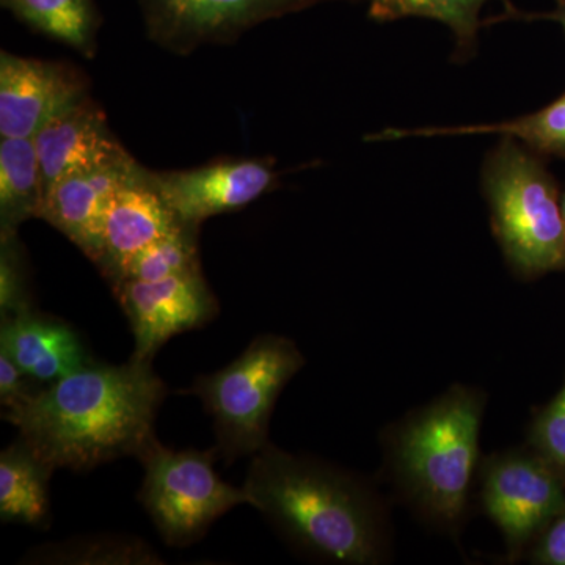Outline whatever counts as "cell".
Segmentation results:
<instances>
[{"label": "cell", "instance_id": "ac0fdd59", "mask_svg": "<svg viewBox=\"0 0 565 565\" xmlns=\"http://www.w3.org/2000/svg\"><path fill=\"white\" fill-rule=\"evenodd\" d=\"M478 134L512 137L537 154L565 158V95L544 109L511 121L456 126V128L385 129L367 136L366 140L394 141L411 139V137L478 136Z\"/></svg>", "mask_w": 565, "mask_h": 565}, {"label": "cell", "instance_id": "d6986e66", "mask_svg": "<svg viewBox=\"0 0 565 565\" xmlns=\"http://www.w3.org/2000/svg\"><path fill=\"white\" fill-rule=\"evenodd\" d=\"M17 20L92 57L99 13L95 0H0Z\"/></svg>", "mask_w": 565, "mask_h": 565}, {"label": "cell", "instance_id": "5b68a950", "mask_svg": "<svg viewBox=\"0 0 565 565\" xmlns=\"http://www.w3.org/2000/svg\"><path fill=\"white\" fill-rule=\"evenodd\" d=\"M305 356L280 334H259L233 363L200 375L182 394L199 397L214 422L218 456L226 463L253 456L269 444L275 401L302 370Z\"/></svg>", "mask_w": 565, "mask_h": 565}, {"label": "cell", "instance_id": "7a4b0ae2", "mask_svg": "<svg viewBox=\"0 0 565 565\" xmlns=\"http://www.w3.org/2000/svg\"><path fill=\"white\" fill-rule=\"evenodd\" d=\"M244 489L294 546L330 563L382 559L384 523L371 493L343 471L270 444L252 456Z\"/></svg>", "mask_w": 565, "mask_h": 565}, {"label": "cell", "instance_id": "52a82bcc", "mask_svg": "<svg viewBox=\"0 0 565 565\" xmlns=\"http://www.w3.org/2000/svg\"><path fill=\"white\" fill-rule=\"evenodd\" d=\"M565 481L531 451L490 457L482 468L481 500L514 559L565 508Z\"/></svg>", "mask_w": 565, "mask_h": 565}, {"label": "cell", "instance_id": "e0dca14e", "mask_svg": "<svg viewBox=\"0 0 565 565\" xmlns=\"http://www.w3.org/2000/svg\"><path fill=\"white\" fill-rule=\"evenodd\" d=\"M47 467L21 438L0 455V519L3 523L46 526L50 520Z\"/></svg>", "mask_w": 565, "mask_h": 565}, {"label": "cell", "instance_id": "ba28073f", "mask_svg": "<svg viewBox=\"0 0 565 565\" xmlns=\"http://www.w3.org/2000/svg\"><path fill=\"white\" fill-rule=\"evenodd\" d=\"M148 36L189 54L203 44L232 43L255 25L332 0H139Z\"/></svg>", "mask_w": 565, "mask_h": 565}, {"label": "cell", "instance_id": "cb8c5ba5", "mask_svg": "<svg viewBox=\"0 0 565 565\" xmlns=\"http://www.w3.org/2000/svg\"><path fill=\"white\" fill-rule=\"evenodd\" d=\"M32 308L29 294L28 273L22 256L20 239L14 236L0 237V313L13 316Z\"/></svg>", "mask_w": 565, "mask_h": 565}, {"label": "cell", "instance_id": "8fae6325", "mask_svg": "<svg viewBox=\"0 0 565 565\" xmlns=\"http://www.w3.org/2000/svg\"><path fill=\"white\" fill-rule=\"evenodd\" d=\"M148 174L178 221L192 226L243 210L273 191L277 182L274 161L267 158L223 159L182 172Z\"/></svg>", "mask_w": 565, "mask_h": 565}, {"label": "cell", "instance_id": "44dd1931", "mask_svg": "<svg viewBox=\"0 0 565 565\" xmlns=\"http://www.w3.org/2000/svg\"><path fill=\"white\" fill-rule=\"evenodd\" d=\"M24 559L29 564H162L161 556L140 539L111 534L41 545Z\"/></svg>", "mask_w": 565, "mask_h": 565}, {"label": "cell", "instance_id": "3957f363", "mask_svg": "<svg viewBox=\"0 0 565 565\" xmlns=\"http://www.w3.org/2000/svg\"><path fill=\"white\" fill-rule=\"evenodd\" d=\"M486 397L456 385L394 435L397 481L435 523L457 527L467 511Z\"/></svg>", "mask_w": 565, "mask_h": 565}, {"label": "cell", "instance_id": "8992f818", "mask_svg": "<svg viewBox=\"0 0 565 565\" xmlns=\"http://www.w3.org/2000/svg\"><path fill=\"white\" fill-rule=\"evenodd\" d=\"M217 456L215 448L173 451L156 438L139 457L145 468L139 500L167 545H192L218 516L252 505L244 486L228 484L214 470Z\"/></svg>", "mask_w": 565, "mask_h": 565}, {"label": "cell", "instance_id": "4fadbf2b", "mask_svg": "<svg viewBox=\"0 0 565 565\" xmlns=\"http://www.w3.org/2000/svg\"><path fill=\"white\" fill-rule=\"evenodd\" d=\"M46 191L68 174L128 161L132 156L111 134L90 96L44 125L33 137Z\"/></svg>", "mask_w": 565, "mask_h": 565}, {"label": "cell", "instance_id": "30bf717a", "mask_svg": "<svg viewBox=\"0 0 565 565\" xmlns=\"http://www.w3.org/2000/svg\"><path fill=\"white\" fill-rule=\"evenodd\" d=\"M85 98L87 77L73 65L0 54V139H33Z\"/></svg>", "mask_w": 565, "mask_h": 565}, {"label": "cell", "instance_id": "9a60e30c", "mask_svg": "<svg viewBox=\"0 0 565 565\" xmlns=\"http://www.w3.org/2000/svg\"><path fill=\"white\" fill-rule=\"evenodd\" d=\"M0 351L35 382L58 381L93 360L70 323L33 308L3 316Z\"/></svg>", "mask_w": 565, "mask_h": 565}, {"label": "cell", "instance_id": "277c9868", "mask_svg": "<svg viewBox=\"0 0 565 565\" xmlns=\"http://www.w3.org/2000/svg\"><path fill=\"white\" fill-rule=\"evenodd\" d=\"M482 188L509 266L522 277L565 269L561 196L541 154L512 137L489 152Z\"/></svg>", "mask_w": 565, "mask_h": 565}, {"label": "cell", "instance_id": "83f0119b", "mask_svg": "<svg viewBox=\"0 0 565 565\" xmlns=\"http://www.w3.org/2000/svg\"><path fill=\"white\" fill-rule=\"evenodd\" d=\"M561 210H563V217H564V223H565V191H564L563 195H561Z\"/></svg>", "mask_w": 565, "mask_h": 565}, {"label": "cell", "instance_id": "ffe728a7", "mask_svg": "<svg viewBox=\"0 0 565 565\" xmlns=\"http://www.w3.org/2000/svg\"><path fill=\"white\" fill-rule=\"evenodd\" d=\"M489 0H370V17L375 21H394L403 18L418 17L444 22L457 41L455 52L457 62L473 57L478 40L479 13ZM509 18L519 11L509 0H501Z\"/></svg>", "mask_w": 565, "mask_h": 565}, {"label": "cell", "instance_id": "7c38bea8", "mask_svg": "<svg viewBox=\"0 0 565 565\" xmlns=\"http://www.w3.org/2000/svg\"><path fill=\"white\" fill-rule=\"evenodd\" d=\"M148 173L141 167L115 191L104 210L95 264L109 282L134 256L182 225Z\"/></svg>", "mask_w": 565, "mask_h": 565}, {"label": "cell", "instance_id": "6da1fadb", "mask_svg": "<svg viewBox=\"0 0 565 565\" xmlns=\"http://www.w3.org/2000/svg\"><path fill=\"white\" fill-rule=\"evenodd\" d=\"M167 386L151 362L115 366L92 360L51 382L3 419L52 470L88 471L134 456L156 440L154 423Z\"/></svg>", "mask_w": 565, "mask_h": 565}, {"label": "cell", "instance_id": "603a6c76", "mask_svg": "<svg viewBox=\"0 0 565 565\" xmlns=\"http://www.w3.org/2000/svg\"><path fill=\"white\" fill-rule=\"evenodd\" d=\"M530 445L565 481V384L534 419Z\"/></svg>", "mask_w": 565, "mask_h": 565}, {"label": "cell", "instance_id": "5bb4252c", "mask_svg": "<svg viewBox=\"0 0 565 565\" xmlns=\"http://www.w3.org/2000/svg\"><path fill=\"white\" fill-rule=\"evenodd\" d=\"M140 169V163L131 158L63 177L47 188L41 218L65 234L95 263L99 255V236L107 202Z\"/></svg>", "mask_w": 565, "mask_h": 565}, {"label": "cell", "instance_id": "484cf974", "mask_svg": "<svg viewBox=\"0 0 565 565\" xmlns=\"http://www.w3.org/2000/svg\"><path fill=\"white\" fill-rule=\"evenodd\" d=\"M533 561L545 565H565V508L542 531Z\"/></svg>", "mask_w": 565, "mask_h": 565}, {"label": "cell", "instance_id": "4316f807", "mask_svg": "<svg viewBox=\"0 0 565 565\" xmlns=\"http://www.w3.org/2000/svg\"><path fill=\"white\" fill-rule=\"evenodd\" d=\"M535 18H537V20L539 18H544V20L557 22L565 33V0H556V9L553 10L552 13L533 14L531 20H535Z\"/></svg>", "mask_w": 565, "mask_h": 565}, {"label": "cell", "instance_id": "d4e9b609", "mask_svg": "<svg viewBox=\"0 0 565 565\" xmlns=\"http://www.w3.org/2000/svg\"><path fill=\"white\" fill-rule=\"evenodd\" d=\"M29 381L31 379L22 373L17 363L6 352L0 351V403L6 411L24 403L35 393L32 392Z\"/></svg>", "mask_w": 565, "mask_h": 565}, {"label": "cell", "instance_id": "7402d4cb", "mask_svg": "<svg viewBox=\"0 0 565 565\" xmlns=\"http://www.w3.org/2000/svg\"><path fill=\"white\" fill-rule=\"evenodd\" d=\"M199 226H178L122 266L110 285L122 280L159 281L174 275L200 273Z\"/></svg>", "mask_w": 565, "mask_h": 565}, {"label": "cell", "instance_id": "2e32d148", "mask_svg": "<svg viewBox=\"0 0 565 565\" xmlns=\"http://www.w3.org/2000/svg\"><path fill=\"white\" fill-rule=\"evenodd\" d=\"M46 185L33 139H0V237L41 218Z\"/></svg>", "mask_w": 565, "mask_h": 565}, {"label": "cell", "instance_id": "9c48e42d", "mask_svg": "<svg viewBox=\"0 0 565 565\" xmlns=\"http://www.w3.org/2000/svg\"><path fill=\"white\" fill-rule=\"evenodd\" d=\"M111 288L131 323L137 362H152L170 338L199 329L218 311L202 270L159 281L122 280Z\"/></svg>", "mask_w": 565, "mask_h": 565}]
</instances>
